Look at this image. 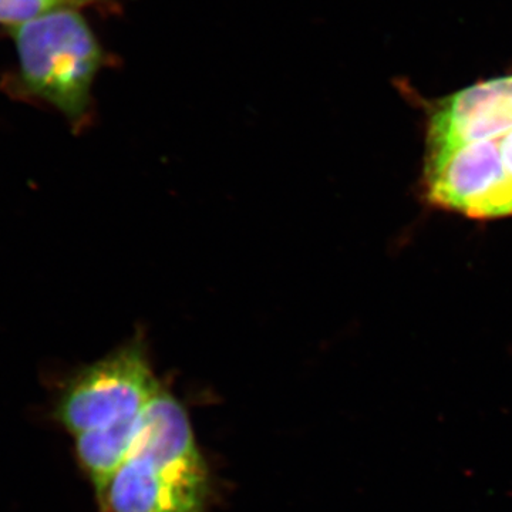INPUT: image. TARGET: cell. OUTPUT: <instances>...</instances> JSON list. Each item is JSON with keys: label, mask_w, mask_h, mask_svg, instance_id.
I'll list each match as a JSON object with an SVG mask.
<instances>
[{"label": "cell", "mask_w": 512, "mask_h": 512, "mask_svg": "<svg viewBox=\"0 0 512 512\" xmlns=\"http://www.w3.org/2000/svg\"><path fill=\"white\" fill-rule=\"evenodd\" d=\"M208 473L181 403L158 390L126 460L100 495L106 512H204Z\"/></svg>", "instance_id": "obj_1"}, {"label": "cell", "mask_w": 512, "mask_h": 512, "mask_svg": "<svg viewBox=\"0 0 512 512\" xmlns=\"http://www.w3.org/2000/svg\"><path fill=\"white\" fill-rule=\"evenodd\" d=\"M19 92L52 104L73 127L92 119L93 84L113 56L100 45L79 10L64 9L13 26Z\"/></svg>", "instance_id": "obj_2"}, {"label": "cell", "mask_w": 512, "mask_h": 512, "mask_svg": "<svg viewBox=\"0 0 512 512\" xmlns=\"http://www.w3.org/2000/svg\"><path fill=\"white\" fill-rule=\"evenodd\" d=\"M423 194L473 220L512 217V130L424 153Z\"/></svg>", "instance_id": "obj_3"}, {"label": "cell", "mask_w": 512, "mask_h": 512, "mask_svg": "<svg viewBox=\"0 0 512 512\" xmlns=\"http://www.w3.org/2000/svg\"><path fill=\"white\" fill-rule=\"evenodd\" d=\"M160 389L146 342L136 335L70 377L57 399L55 416L67 431L80 436L138 419Z\"/></svg>", "instance_id": "obj_4"}, {"label": "cell", "mask_w": 512, "mask_h": 512, "mask_svg": "<svg viewBox=\"0 0 512 512\" xmlns=\"http://www.w3.org/2000/svg\"><path fill=\"white\" fill-rule=\"evenodd\" d=\"M426 150L512 130V74L471 84L436 100L419 99Z\"/></svg>", "instance_id": "obj_5"}, {"label": "cell", "mask_w": 512, "mask_h": 512, "mask_svg": "<svg viewBox=\"0 0 512 512\" xmlns=\"http://www.w3.org/2000/svg\"><path fill=\"white\" fill-rule=\"evenodd\" d=\"M138 420L140 417L76 436L77 458L93 481L99 497L106 490L117 468L126 460L136 436Z\"/></svg>", "instance_id": "obj_6"}, {"label": "cell", "mask_w": 512, "mask_h": 512, "mask_svg": "<svg viewBox=\"0 0 512 512\" xmlns=\"http://www.w3.org/2000/svg\"><path fill=\"white\" fill-rule=\"evenodd\" d=\"M96 9L107 15L121 12L120 0H0V23L18 26L64 9Z\"/></svg>", "instance_id": "obj_7"}]
</instances>
